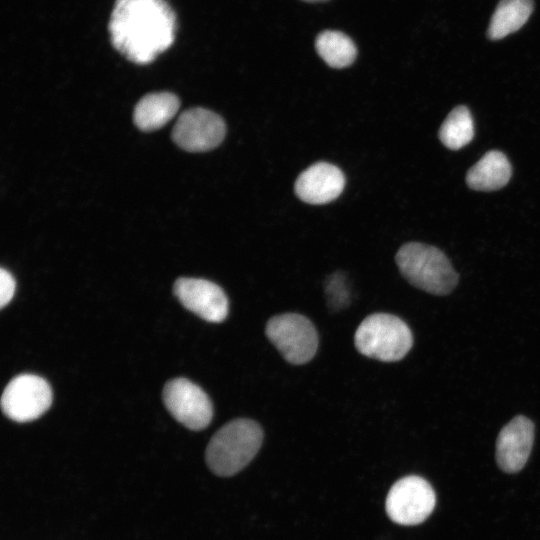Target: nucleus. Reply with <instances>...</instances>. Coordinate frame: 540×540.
<instances>
[{
	"label": "nucleus",
	"instance_id": "nucleus-1",
	"mask_svg": "<svg viewBox=\"0 0 540 540\" xmlns=\"http://www.w3.org/2000/svg\"><path fill=\"white\" fill-rule=\"evenodd\" d=\"M176 18L166 0H116L109 32L113 46L137 64L152 62L174 41Z\"/></svg>",
	"mask_w": 540,
	"mask_h": 540
},
{
	"label": "nucleus",
	"instance_id": "nucleus-2",
	"mask_svg": "<svg viewBox=\"0 0 540 540\" xmlns=\"http://www.w3.org/2000/svg\"><path fill=\"white\" fill-rule=\"evenodd\" d=\"M263 441V431L251 419H235L221 427L206 448V463L219 476H232L255 457Z\"/></svg>",
	"mask_w": 540,
	"mask_h": 540
},
{
	"label": "nucleus",
	"instance_id": "nucleus-3",
	"mask_svg": "<svg viewBox=\"0 0 540 540\" xmlns=\"http://www.w3.org/2000/svg\"><path fill=\"white\" fill-rule=\"evenodd\" d=\"M395 261L408 282L430 294L447 295L458 283V275L451 262L434 246L406 243L398 250Z\"/></svg>",
	"mask_w": 540,
	"mask_h": 540
},
{
	"label": "nucleus",
	"instance_id": "nucleus-4",
	"mask_svg": "<svg viewBox=\"0 0 540 540\" xmlns=\"http://www.w3.org/2000/svg\"><path fill=\"white\" fill-rule=\"evenodd\" d=\"M354 343L364 356L393 362L401 360L410 351L413 336L408 325L399 317L375 313L367 316L358 326Z\"/></svg>",
	"mask_w": 540,
	"mask_h": 540
},
{
	"label": "nucleus",
	"instance_id": "nucleus-5",
	"mask_svg": "<svg viewBox=\"0 0 540 540\" xmlns=\"http://www.w3.org/2000/svg\"><path fill=\"white\" fill-rule=\"evenodd\" d=\"M265 332L285 360L292 364L307 363L317 351V331L313 323L300 314L285 313L272 317Z\"/></svg>",
	"mask_w": 540,
	"mask_h": 540
},
{
	"label": "nucleus",
	"instance_id": "nucleus-6",
	"mask_svg": "<svg viewBox=\"0 0 540 540\" xmlns=\"http://www.w3.org/2000/svg\"><path fill=\"white\" fill-rule=\"evenodd\" d=\"M436 495L430 483L416 475L396 481L386 497L389 518L400 525H417L433 512Z\"/></svg>",
	"mask_w": 540,
	"mask_h": 540
},
{
	"label": "nucleus",
	"instance_id": "nucleus-7",
	"mask_svg": "<svg viewBox=\"0 0 540 540\" xmlns=\"http://www.w3.org/2000/svg\"><path fill=\"white\" fill-rule=\"evenodd\" d=\"M51 403L50 385L33 374H21L13 378L1 397L3 413L16 422H29L39 418L49 409Z\"/></svg>",
	"mask_w": 540,
	"mask_h": 540
},
{
	"label": "nucleus",
	"instance_id": "nucleus-8",
	"mask_svg": "<svg viewBox=\"0 0 540 540\" xmlns=\"http://www.w3.org/2000/svg\"><path fill=\"white\" fill-rule=\"evenodd\" d=\"M163 401L170 414L191 430H202L213 417V406L208 395L195 383L185 378L167 382Z\"/></svg>",
	"mask_w": 540,
	"mask_h": 540
},
{
	"label": "nucleus",
	"instance_id": "nucleus-9",
	"mask_svg": "<svg viewBox=\"0 0 540 540\" xmlns=\"http://www.w3.org/2000/svg\"><path fill=\"white\" fill-rule=\"evenodd\" d=\"M225 132V123L219 115L204 108H192L179 116L172 129V139L186 151L205 152L216 148Z\"/></svg>",
	"mask_w": 540,
	"mask_h": 540
},
{
	"label": "nucleus",
	"instance_id": "nucleus-10",
	"mask_svg": "<svg viewBox=\"0 0 540 540\" xmlns=\"http://www.w3.org/2000/svg\"><path fill=\"white\" fill-rule=\"evenodd\" d=\"M174 294L186 309L208 322H222L227 317L228 299L222 288L211 281L179 278Z\"/></svg>",
	"mask_w": 540,
	"mask_h": 540
},
{
	"label": "nucleus",
	"instance_id": "nucleus-11",
	"mask_svg": "<svg viewBox=\"0 0 540 540\" xmlns=\"http://www.w3.org/2000/svg\"><path fill=\"white\" fill-rule=\"evenodd\" d=\"M533 422L525 416L514 417L499 432L496 461L506 473H516L525 466L534 442Z\"/></svg>",
	"mask_w": 540,
	"mask_h": 540
},
{
	"label": "nucleus",
	"instance_id": "nucleus-12",
	"mask_svg": "<svg viewBox=\"0 0 540 540\" xmlns=\"http://www.w3.org/2000/svg\"><path fill=\"white\" fill-rule=\"evenodd\" d=\"M345 177L335 165L318 162L304 170L295 182V193L309 204H325L336 199L343 191Z\"/></svg>",
	"mask_w": 540,
	"mask_h": 540
},
{
	"label": "nucleus",
	"instance_id": "nucleus-13",
	"mask_svg": "<svg viewBox=\"0 0 540 540\" xmlns=\"http://www.w3.org/2000/svg\"><path fill=\"white\" fill-rule=\"evenodd\" d=\"M511 165L504 153H485L466 174L467 185L477 191H494L504 187L511 178Z\"/></svg>",
	"mask_w": 540,
	"mask_h": 540
},
{
	"label": "nucleus",
	"instance_id": "nucleus-14",
	"mask_svg": "<svg viewBox=\"0 0 540 540\" xmlns=\"http://www.w3.org/2000/svg\"><path fill=\"white\" fill-rule=\"evenodd\" d=\"M179 106L178 97L172 93L148 94L135 106L134 123L142 131L157 130L175 116Z\"/></svg>",
	"mask_w": 540,
	"mask_h": 540
},
{
	"label": "nucleus",
	"instance_id": "nucleus-15",
	"mask_svg": "<svg viewBox=\"0 0 540 540\" xmlns=\"http://www.w3.org/2000/svg\"><path fill=\"white\" fill-rule=\"evenodd\" d=\"M533 7V0H500L488 26V38L500 40L518 31L528 21Z\"/></svg>",
	"mask_w": 540,
	"mask_h": 540
},
{
	"label": "nucleus",
	"instance_id": "nucleus-16",
	"mask_svg": "<svg viewBox=\"0 0 540 540\" xmlns=\"http://www.w3.org/2000/svg\"><path fill=\"white\" fill-rule=\"evenodd\" d=\"M315 48L327 65L337 69L350 66L357 56L353 40L341 31H322L316 37Z\"/></svg>",
	"mask_w": 540,
	"mask_h": 540
},
{
	"label": "nucleus",
	"instance_id": "nucleus-17",
	"mask_svg": "<svg viewBox=\"0 0 540 540\" xmlns=\"http://www.w3.org/2000/svg\"><path fill=\"white\" fill-rule=\"evenodd\" d=\"M438 135L442 144L452 150L470 143L474 137V122L469 109L463 105L455 107L443 121Z\"/></svg>",
	"mask_w": 540,
	"mask_h": 540
},
{
	"label": "nucleus",
	"instance_id": "nucleus-18",
	"mask_svg": "<svg viewBox=\"0 0 540 540\" xmlns=\"http://www.w3.org/2000/svg\"><path fill=\"white\" fill-rule=\"evenodd\" d=\"M325 293L329 306L335 310L345 307L350 302L346 278L341 273H334L327 278Z\"/></svg>",
	"mask_w": 540,
	"mask_h": 540
},
{
	"label": "nucleus",
	"instance_id": "nucleus-19",
	"mask_svg": "<svg viewBox=\"0 0 540 540\" xmlns=\"http://www.w3.org/2000/svg\"><path fill=\"white\" fill-rule=\"evenodd\" d=\"M15 280L11 273L4 268L0 270V306H6L14 296Z\"/></svg>",
	"mask_w": 540,
	"mask_h": 540
},
{
	"label": "nucleus",
	"instance_id": "nucleus-20",
	"mask_svg": "<svg viewBox=\"0 0 540 540\" xmlns=\"http://www.w3.org/2000/svg\"><path fill=\"white\" fill-rule=\"evenodd\" d=\"M303 1L315 3V2H324V1H327V0H303Z\"/></svg>",
	"mask_w": 540,
	"mask_h": 540
}]
</instances>
